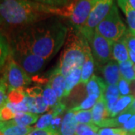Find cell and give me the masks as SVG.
<instances>
[{"label": "cell", "mask_w": 135, "mask_h": 135, "mask_svg": "<svg viewBox=\"0 0 135 135\" xmlns=\"http://www.w3.org/2000/svg\"><path fill=\"white\" fill-rule=\"evenodd\" d=\"M68 28L52 17L20 29L15 38L16 52H29L50 60L65 43Z\"/></svg>", "instance_id": "obj_1"}, {"label": "cell", "mask_w": 135, "mask_h": 135, "mask_svg": "<svg viewBox=\"0 0 135 135\" xmlns=\"http://www.w3.org/2000/svg\"><path fill=\"white\" fill-rule=\"evenodd\" d=\"M0 16L9 24L27 26L52 17H62V9L34 0H2Z\"/></svg>", "instance_id": "obj_2"}, {"label": "cell", "mask_w": 135, "mask_h": 135, "mask_svg": "<svg viewBox=\"0 0 135 135\" xmlns=\"http://www.w3.org/2000/svg\"><path fill=\"white\" fill-rule=\"evenodd\" d=\"M89 46L85 37L74 27L68 28L65 48L56 69L65 77L74 69L82 68L85 62V55Z\"/></svg>", "instance_id": "obj_3"}, {"label": "cell", "mask_w": 135, "mask_h": 135, "mask_svg": "<svg viewBox=\"0 0 135 135\" xmlns=\"http://www.w3.org/2000/svg\"><path fill=\"white\" fill-rule=\"evenodd\" d=\"M126 31V25L122 20L118 8L115 3L106 17L95 29L96 32L111 42H115L122 38Z\"/></svg>", "instance_id": "obj_4"}, {"label": "cell", "mask_w": 135, "mask_h": 135, "mask_svg": "<svg viewBox=\"0 0 135 135\" xmlns=\"http://www.w3.org/2000/svg\"><path fill=\"white\" fill-rule=\"evenodd\" d=\"M95 0H73L62 7V17H67L74 29L80 30L86 24Z\"/></svg>", "instance_id": "obj_5"}, {"label": "cell", "mask_w": 135, "mask_h": 135, "mask_svg": "<svg viewBox=\"0 0 135 135\" xmlns=\"http://www.w3.org/2000/svg\"><path fill=\"white\" fill-rule=\"evenodd\" d=\"M113 4L114 0H95L86 24L78 30L86 40L94 34L96 27L106 17Z\"/></svg>", "instance_id": "obj_6"}, {"label": "cell", "mask_w": 135, "mask_h": 135, "mask_svg": "<svg viewBox=\"0 0 135 135\" xmlns=\"http://www.w3.org/2000/svg\"><path fill=\"white\" fill-rule=\"evenodd\" d=\"M92 50L94 60L98 67H102L110 61L112 57L113 42L95 32L87 40Z\"/></svg>", "instance_id": "obj_7"}, {"label": "cell", "mask_w": 135, "mask_h": 135, "mask_svg": "<svg viewBox=\"0 0 135 135\" xmlns=\"http://www.w3.org/2000/svg\"><path fill=\"white\" fill-rule=\"evenodd\" d=\"M3 77L8 84V91L23 88L31 83V78L27 73L16 62L11 59Z\"/></svg>", "instance_id": "obj_8"}, {"label": "cell", "mask_w": 135, "mask_h": 135, "mask_svg": "<svg viewBox=\"0 0 135 135\" xmlns=\"http://www.w3.org/2000/svg\"><path fill=\"white\" fill-rule=\"evenodd\" d=\"M16 62L29 75H34L40 72L47 60L29 52H17Z\"/></svg>", "instance_id": "obj_9"}, {"label": "cell", "mask_w": 135, "mask_h": 135, "mask_svg": "<svg viewBox=\"0 0 135 135\" xmlns=\"http://www.w3.org/2000/svg\"><path fill=\"white\" fill-rule=\"evenodd\" d=\"M101 68L107 85H117L121 78L119 63L116 60H110Z\"/></svg>", "instance_id": "obj_10"}, {"label": "cell", "mask_w": 135, "mask_h": 135, "mask_svg": "<svg viewBox=\"0 0 135 135\" xmlns=\"http://www.w3.org/2000/svg\"><path fill=\"white\" fill-rule=\"evenodd\" d=\"M92 122L100 127L104 121L108 119L110 115L107 109L106 100L104 95L100 97L92 109Z\"/></svg>", "instance_id": "obj_11"}, {"label": "cell", "mask_w": 135, "mask_h": 135, "mask_svg": "<svg viewBox=\"0 0 135 135\" xmlns=\"http://www.w3.org/2000/svg\"><path fill=\"white\" fill-rule=\"evenodd\" d=\"M47 83L56 92L59 101H61L62 98L64 97L65 89V77L56 68L49 78V82Z\"/></svg>", "instance_id": "obj_12"}, {"label": "cell", "mask_w": 135, "mask_h": 135, "mask_svg": "<svg viewBox=\"0 0 135 135\" xmlns=\"http://www.w3.org/2000/svg\"><path fill=\"white\" fill-rule=\"evenodd\" d=\"M112 57L118 63L130 60L128 49L127 47L124 38L113 42L112 44Z\"/></svg>", "instance_id": "obj_13"}, {"label": "cell", "mask_w": 135, "mask_h": 135, "mask_svg": "<svg viewBox=\"0 0 135 135\" xmlns=\"http://www.w3.org/2000/svg\"><path fill=\"white\" fill-rule=\"evenodd\" d=\"M35 128L32 126H20L15 125L11 121L2 122L0 132L3 135H28Z\"/></svg>", "instance_id": "obj_14"}, {"label": "cell", "mask_w": 135, "mask_h": 135, "mask_svg": "<svg viewBox=\"0 0 135 135\" xmlns=\"http://www.w3.org/2000/svg\"><path fill=\"white\" fill-rule=\"evenodd\" d=\"M94 68H95V60L92 56V50L90 46L87 47L85 55V62L82 67L81 79L80 83H87L91 77L94 75Z\"/></svg>", "instance_id": "obj_15"}, {"label": "cell", "mask_w": 135, "mask_h": 135, "mask_svg": "<svg viewBox=\"0 0 135 135\" xmlns=\"http://www.w3.org/2000/svg\"><path fill=\"white\" fill-rule=\"evenodd\" d=\"M107 84L101 77L93 75L86 83L88 95H95L98 98L103 96L107 89Z\"/></svg>", "instance_id": "obj_16"}, {"label": "cell", "mask_w": 135, "mask_h": 135, "mask_svg": "<svg viewBox=\"0 0 135 135\" xmlns=\"http://www.w3.org/2000/svg\"><path fill=\"white\" fill-rule=\"evenodd\" d=\"M77 125L78 122L75 118L74 113L69 110L62 119V126L60 128V134L71 135L75 134Z\"/></svg>", "instance_id": "obj_17"}, {"label": "cell", "mask_w": 135, "mask_h": 135, "mask_svg": "<svg viewBox=\"0 0 135 135\" xmlns=\"http://www.w3.org/2000/svg\"><path fill=\"white\" fill-rule=\"evenodd\" d=\"M117 4L120 7L124 15H126L129 30L135 35V9L131 7L128 0H116Z\"/></svg>", "instance_id": "obj_18"}, {"label": "cell", "mask_w": 135, "mask_h": 135, "mask_svg": "<svg viewBox=\"0 0 135 135\" xmlns=\"http://www.w3.org/2000/svg\"><path fill=\"white\" fill-rule=\"evenodd\" d=\"M26 92L27 95H29V96H32L34 98L35 107H36L38 114L42 113L44 112L47 110L48 107L44 101L43 96H42L43 90H41V88H39V87H32V88H30V89H27L26 90Z\"/></svg>", "instance_id": "obj_19"}, {"label": "cell", "mask_w": 135, "mask_h": 135, "mask_svg": "<svg viewBox=\"0 0 135 135\" xmlns=\"http://www.w3.org/2000/svg\"><path fill=\"white\" fill-rule=\"evenodd\" d=\"M82 68H77L74 69L65 77V89L64 92V97H68L72 91V89L80 82Z\"/></svg>", "instance_id": "obj_20"}, {"label": "cell", "mask_w": 135, "mask_h": 135, "mask_svg": "<svg viewBox=\"0 0 135 135\" xmlns=\"http://www.w3.org/2000/svg\"><path fill=\"white\" fill-rule=\"evenodd\" d=\"M39 119L38 114L33 113H18L15 117L10 120L12 123L20 126H30L35 124Z\"/></svg>", "instance_id": "obj_21"}, {"label": "cell", "mask_w": 135, "mask_h": 135, "mask_svg": "<svg viewBox=\"0 0 135 135\" xmlns=\"http://www.w3.org/2000/svg\"><path fill=\"white\" fill-rule=\"evenodd\" d=\"M134 98L135 97L131 95L120 97L111 113L110 117L114 118L119 114H120L121 113H122L123 111L126 110V109H128V107L130 106L131 103L134 100Z\"/></svg>", "instance_id": "obj_22"}, {"label": "cell", "mask_w": 135, "mask_h": 135, "mask_svg": "<svg viewBox=\"0 0 135 135\" xmlns=\"http://www.w3.org/2000/svg\"><path fill=\"white\" fill-rule=\"evenodd\" d=\"M121 77L131 83L135 80V71L134 64L131 60L119 63Z\"/></svg>", "instance_id": "obj_23"}, {"label": "cell", "mask_w": 135, "mask_h": 135, "mask_svg": "<svg viewBox=\"0 0 135 135\" xmlns=\"http://www.w3.org/2000/svg\"><path fill=\"white\" fill-rule=\"evenodd\" d=\"M42 96H43V99L45 104L47 105L48 107L53 108V107L56 106L58 104V102H59L56 92L53 91L52 87L50 86L48 83L44 88Z\"/></svg>", "instance_id": "obj_24"}, {"label": "cell", "mask_w": 135, "mask_h": 135, "mask_svg": "<svg viewBox=\"0 0 135 135\" xmlns=\"http://www.w3.org/2000/svg\"><path fill=\"white\" fill-rule=\"evenodd\" d=\"M98 126L94 123L81 124L78 123L75 134L76 135H98Z\"/></svg>", "instance_id": "obj_25"}, {"label": "cell", "mask_w": 135, "mask_h": 135, "mask_svg": "<svg viewBox=\"0 0 135 135\" xmlns=\"http://www.w3.org/2000/svg\"><path fill=\"white\" fill-rule=\"evenodd\" d=\"M26 96V92L23 88L13 89L8 92V101L11 104H20L24 101Z\"/></svg>", "instance_id": "obj_26"}, {"label": "cell", "mask_w": 135, "mask_h": 135, "mask_svg": "<svg viewBox=\"0 0 135 135\" xmlns=\"http://www.w3.org/2000/svg\"><path fill=\"white\" fill-rule=\"evenodd\" d=\"M98 98L95 95H88L86 98L84 99L80 103V104L73 107L72 109L70 110V111L77 112V111L80 110H89V109H91L94 107V105L95 104V103L98 101Z\"/></svg>", "instance_id": "obj_27"}, {"label": "cell", "mask_w": 135, "mask_h": 135, "mask_svg": "<svg viewBox=\"0 0 135 135\" xmlns=\"http://www.w3.org/2000/svg\"><path fill=\"white\" fill-rule=\"evenodd\" d=\"M9 53V45L4 36L0 34V68L5 65Z\"/></svg>", "instance_id": "obj_28"}, {"label": "cell", "mask_w": 135, "mask_h": 135, "mask_svg": "<svg viewBox=\"0 0 135 135\" xmlns=\"http://www.w3.org/2000/svg\"><path fill=\"white\" fill-rule=\"evenodd\" d=\"M75 118L78 123L81 124H91L92 122V110H80L74 112Z\"/></svg>", "instance_id": "obj_29"}, {"label": "cell", "mask_w": 135, "mask_h": 135, "mask_svg": "<svg viewBox=\"0 0 135 135\" xmlns=\"http://www.w3.org/2000/svg\"><path fill=\"white\" fill-rule=\"evenodd\" d=\"M54 115L53 113L50 111V113L44 114L41 116V118H39V119L37 122L36 125H35V128H38V129H44V128H47L50 126L51 122L53 120Z\"/></svg>", "instance_id": "obj_30"}, {"label": "cell", "mask_w": 135, "mask_h": 135, "mask_svg": "<svg viewBox=\"0 0 135 135\" xmlns=\"http://www.w3.org/2000/svg\"><path fill=\"white\" fill-rule=\"evenodd\" d=\"M8 87L6 83L5 77L0 79V108L5 106L8 101Z\"/></svg>", "instance_id": "obj_31"}, {"label": "cell", "mask_w": 135, "mask_h": 135, "mask_svg": "<svg viewBox=\"0 0 135 135\" xmlns=\"http://www.w3.org/2000/svg\"><path fill=\"white\" fill-rule=\"evenodd\" d=\"M16 113L11 109L9 107H8L6 104L3 106L2 108H0V118L2 122H7L13 119L16 116Z\"/></svg>", "instance_id": "obj_32"}, {"label": "cell", "mask_w": 135, "mask_h": 135, "mask_svg": "<svg viewBox=\"0 0 135 135\" xmlns=\"http://www.w3.org/2000/svg\"><path fill=\"white\" fill-rule=\"evenodd\" d=\"M123 38L125 39L127 47L128 50L133 51L135 53V35L131 32L129 29H127Z\"/></svg>", "instance_id": "obj_33"}, {"label": "cell", "mask_w": 135, "mask_h": 135, "mask_svg": "<svg viewBox=\"0 0 135 135\" xmlns=\"http://www.w3.org/2000/svg\"><path fill=\"white\" fill-rule=\"evenodd\" d=\"M120 95L122 96H126V95H129L131 93L130 89V83L128 82L124 78L121 77L119 81L117 84Z\"/></svg>", "instance_id": "obj_34"}, {"label": "cell", "mask_w": 135, "mask_h": 135, "mask_svg": "<svg viewBox=\"0 0 135 135\" xmlns=\"http://www.w3.org/2000/svg\"><path fill=\"white\" fill-rule=\"evenodd\" d=\"M105 100L113 97H121L117 85H108L104 94Z\"/></svg>", "instance_id": "obj_35"}, {"label": "cell", "mask_w": 135, "mask_h": 135, "mask_svg": "<svg viewBox=\"0 0 135 135\" xmlns=\"http://www.w3.org/2000/svg\"><path fill=\"white\" fill-rule=\"evenodd\" d=\"M36 2H38L41 3H43L45 5L53 6V7H65L68 4V0H34Z\"/></svg>", "instance_id": "obj_36"}, {"label": "cell", "mask_w": 135, "mask_h": 135, "mask_svg": "<svg viewBox=\"0 0 135 135\" xmlns=\"http://www.w3.org/2000/svg\"><path fill=\"white\" fill-rule=\"evenodd\" d=\"M28 135H61L60 133L56 132L51 128H44V129H38V128H35L33 131H32Z\"/></svg>", "instance_id": "obj_37"}, {"label": "cell", "mask_w": 135, "mask_h": 135, "mask_svg": "<svg viewBox=\"0 0 135 135\" xmlns=\"http://www.w3.org/2000/svg\"><path fill=\"white\" fill-rule=\"evenodd\" d=\"M121 128L126 131V132L135 131V113L132 115L126 123L121 127Z\"/></svg>", "instance_id": "obj_38"}, {"label": "cell", "mask_w": 135, "mask_h": 135, "mask_svg": "<svg viewBox=\"0 0 135 135\" xmlns=\"http://www.w3.org/2000/svg\"><path fill=\"white\" fill-rule=\"evenodd\" d=\"M119 128H104L98 130V135H114L119 131Z\"/></svg>", "instance_id": "obj_39"}, {"label": "cell", "mask_w": 135, "mask_h": 135, "mask_svg": "<svg viewBox=\"0 0 135 135\" xmlns=\"http://www.w3.org/2000/svg\"><path fill=\"white\" fill-rule=\"evenodd\" d=\"M128 53H129V59L131 61V62L133 64H135V53L133 51L128 50Z\"/></svg>", "instance_id": "obj_40"}, {"label": "cell", "mask_w": 135, "mask_h": 135, "mask_svg": "<svg viewBox=\"0 0 135 135\" xmlns=\"http://www.w3.org/2000/svg\"><path fill=\"white\" fill-rule=\"evenodd\" d=\"M128 110L131 111V112H133L134 113H135V98H134V100L133 101V102L131 103V104L130 106L128 107Z\"/></svg>", "instance_id": "obj_41"}, {"label": "cell", "mask_w": 135, "mask_h": 135, "mask_svg": "<svg viewBox=\"0 0 135 135\" xmlns=\"http://www.w3.org/2000/svg\"><path fill=\"white\" fill-rule=\"evenodd\" d=\"M126 131L123 130V129H122V128H119V131H117L114 135H126Z\"/></svg>", "instance_id": "obj_42"}, {"label": "cell", "mask_w": 135, "mask_h": 135, "mask_svg": "<svg viewBox=\"0 0 135 135\" xmlns=\"http://www.w3.org/2000/svg\"><path fill=\"white\" fill-rule=\"evenodd\" d=\"M128 1L130 3V5H131V7L135 9V0H128Z\"/></svg>", "instance_id": "obj_43"}, {"label": "cell", "mask_w": 135, "mask_h": 135, "mask_svg": "<svg viewBox=\"0 0 135 135\" xmlns=\"http://www.w3.org/2000/svg\"><path fill=\"white\" fill-rule=\"evenodd\" d=\"M126 135H135V131H128V132H126Z\"/></svg>", "instance_id": "obj_44"}, {"label": "cell", "mask_w": 135, "mask_h": 135, "mask_svg": "<svg viewBox=\"0 0 135 135\" xmlns=\"http://www.w3.org/2000/svg\"><path fill=\"white\" fill-rule=\"evenodd\" d=\"M2 120L1 119V118H0V127H1V125H2Z\"/></svg>", "instance_id": "obj_45"}, {"label": "cell", "mask_w": 135, "mask_h": 135, "mask_svg": "<svg viewBox=\"0 0 135 135\" xmlns=\"http://www.w3.org/2000/svg\"><path fill=\"white\" fill-rule=\"evenodd\" d=\"M134 71H135V65H134Z\"/></svg>", "instance_id": "obj_46"}, {"label": "cell", "mask_w": 135, "mask_h": 135, "mask_svg": "<svg viewBox=\"0 0 135 135\" xmlns=\"http://www.w3.org/2000/svg\"><path fill=\"white\" fill-rule=\"evenodd\" d=\"M71 135H75V134H71Z\"/></svg>", "instance_id": "obj_47"}]
</instances>
